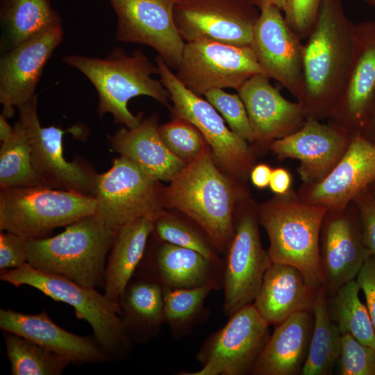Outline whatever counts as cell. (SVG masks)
<instances>
[{"mask_svg":"<svg viewBox=\"0 0 375 375\" xmlns=\"http://www.w3.org/2000/svg\"><path fill=\"white\" fill-rule=\"evenodd\" d=\"M354 26L342 0H324L303 47V91L307 116L329 119L351 60Z\"/></svg>","mask_w":375,"mask_h":375,"instance_id":"cell-1","label":"cell"},{"mask_svg":"<svg viewBox=\"0 0 375 375\" xmlns=\"http://www.w3.org/2000/svg\"><path fill=\"white\" fill-rule=\"evenodd\" d=\"M208 147L164 189V206L178 210L192 219L216 249L226 252L235 233L234 206L243 191L215 165Z\"/></svg>","mask_w":375,"mask_h":375,"instance_id":"cell-2","label":"cell"},{"mask_svg":"<svg viewBox=\"0 0 375 375\" xmlns=\"http://www.w3.org/2000/svg\"><path fill=\"white\" fill-rule=\"evenodd\" d=\"M62 60L81 72L94 87L100 117L110 113L116 123L132 128L140 123L142 115H135L128 110L130 99L147 96L168 104L167 89L160 79L152 77L158 74V67L141 50L128 54L117 48L104 58L72 54Z\"/></svg>","mask_w":375,"mask_h":375,"instance_id":"cell-3","label":"cell"},{"mask_svg":"<svg viewBox=\"0 0 375 375\" xmlns=\"http://www.w3.org/2000/svg\"><path fill=\"white\" fill-rule=\"evenodd\" d=\"M258 222L269 238L272 262L298 268L315 287L323 284L319 238L326 207L303 200L292 189L257 207Z\"/></svg>","mask_w":375,"mask_h":375,"instance_id":"cell-4","label":"cell"},{"mask_svg":"<svg viewBox=\"0 0 375 375\" xmlns=\"http://www.w3.org/2000/svg\"><path fill=\"white\" fill-rule=\"evenodd\" d=\"M117 233L97 213L86 216L53 237L27 239L28 263L83 286L103 285L106 260Z\"/></svg>","mask_w":375,"mask_h":375,"instance_id":"cell-5","label":"cell"},{"mask_svg":"<svg viewBox=\"0 0 375 375\" xmlns=\"http://www.w3.org/2000/svg\"><path fill=\"white\" fill-rule=\"evenodd\" d=\"M0 279L17 287L28 285L73 307L76 316L90 325L94 338L110 359L121 358L129 352L132 339L120 316L119 303L94 288L38 270L28 262L17 269L1 271Z\"/></svg>","mask_w":375,"mask_h":375,"instance_id":"cell-6","label":"cell"},{"mask_svg":"<svg viewBox=\"0 0 375 375\" xmlns=\"http://www.w3.org/2000/svg\"><path fill=\"white\" fill-rule=\"evenodd\" d=\"M95 198L46 186L14 187L0 191V230L26 239L46 238L96 213Z\"/></svg>","mask_w":375,"mask_h":375,"instance_id":"cell-7","label":"cell"},{"mask_svg":"<svg viewBox=\"0 0 375 375\" xmlns=\"http://www.w3.org/2000/svg\"><path fill=\"white\" fill-rule=\"evenodd\" d=\"M156 65L173 103L174 117L185 119L199 130L211 149L213 158L228 173L246 178L256 160L250 144L226 126L210 103L187 88L159 56Z\"/></svg>","mask_w":375,"mask_h":375,"instance_id":"cell-8","label":"cell"},{"mask_svg":"<svg viewBox=\"0 0 375 375\" xmlns=\"http://www.w3.org/2000/svg\"><path fill=\"white\" fill-rule=\"evenodd\" d=\"M164 189L160 181L120 156L108 171L97 174L96 213L118 231L140 217L158 216L163 212Z\"/></svg>","mask_w":375,"mask_h":375,"instance_id":"cell-9","label":"cell"},{"mask_svg":"<svg viewBox=\"0 0 375 375\" xmlns=\"http://www.w3.org/2000/svg\"><path fill=\"white\" fill-rule=\"evenodd\" d=\"M269 324L253 303L229 317L227 323L212 333L197 354L201 365L194 372L180 375H244L251 374L269 337Z\"/></svg>","mask_w":375,"mask_h":375,"instance_id":"cell-10","label":"cell"},{"mask_svg":"<svg viewBox=\"0 0 375 375\" xmlns=\"http://www.w3.org/2000/svg\"><path fill=\"white\" fill-rule=\"evenodd\" d=\"M38 95L18 107V122L24 129L31 148L33 169L42 185L94 197L97 174L82 160L67 161L62 138L69 130L55 126L43 127L38 113Z\"/></svg>","mask_w":375,"mask_h":375,"instance_id":"cell-11","label":"cell"},{"mask_svg":"<svg viewBox=\"0 0 375 375\" xmlns=\"http://www.w3.org/2000/svg\"><path fill=\"white\" fill-rule=\"evenodd\" d=\"M176 69L178 80L199 96L212 89L238 90L251 76L262 74L249 46L206 40L185 42Z\"/></svg>","mask_w":375,"mask_h":375,"instance_id":"cell-12","label":"cell"},{"mask_svg":"<svg viewBox=\"0 0 375 375\" xmlns=\"http://www.w3.org/2000/svg\"><path fill=\"white\" fill-rule=\"evenodd\" d=\"M258 222L257 208L247 202L235 222L224 265L223 308L228 317L253 303L272 262L261 244Z\"/></svg>","mask_w":375,"mask_h":375,"instance_id":"cell-13","label":"cell"},{"mask_svg":"<svg viewBox=\"0 0 375 375\" xmlns=\"http://www.w3.org/2000/svg\"><path fill=\"white\" fill-rule=\"evenodd\" d=\"M260 10L245 0H176L174 20L185 42L250 46Z\"/></svg>","mask_w":375,"mask_h":375,"instance_id":"cell-14","label":"cell"},{"mask_svg":"<svg viewBox=\"0 0 375 375\" xmlns=\"http://www.w3.org/2000/svg\"><path fill=\"white\" fill-rule=\"evenodd\" d=\"M249 47L262 74L278 81L299 101L303 91V44L280 8L260 10Z\"/></svg>","mask_w":375,"mask_h":375,"instance_id":"cell-15","label":"cell"},{"mask_svg":"<svg viewBox=\"0 0 375 375\" xmlns=\"http://www.w3.org/2000/svg\"><path fill=\"white\" fill-rule=\"evenodd\" d=\"M117 17V40L153 49L170 67H178L185 42L174 20L176 0H108Z\"/></svg>","mask_w":375,"mask_h":375,"instance_id":"cell-16","label":"cell"},{"mask_svg":"<svg viewBox=\"0 0 375 375\" xmlns=\"http://www.w3.org/2000/svg\"><path fill=\"white\" fill-rule=\"evenodd\" d=\"M352 133L329 121L308 116L296 132L274 140L270 151L279 159L299 161L297 172L302 184L312 185L324 180L347 150Z\"/></svg>","mask_w":375,"mask_h":375,"instance_id":"cell-17","label":"cell"},{"mask_svg":"<svg viewBox=\"0 0 375 375\" xmlns=\"http://www.w3.org/2000/svg\"><path fill=\"white\" fill-rule=\"evenodd\" d=\"M362 238L361 224L352 201L338 210H328L319 238L323 284L327 297L356 279L370 256Z\"/></svg>","mask_w":375,"mask_h":375,"instance_id":"cell-18","label":"cell"},{"mask_svg":"<svg viewBox=\"0 0 375 375\" xmlns=\"http://www.w3.org/2000/svg\"><path fill=\"white\" fill-rule=\"evenodd\" d=\"M375 97V21L354 26L351 60L337 103L328 119L361 132Z\"/></svg>","mask_w":375,"mask_h":375,"instance_id":"cell-19","label":"cell"},{"mask_svg":"<svg viewBox=\"0 0 375 375\" xmlns=\"http://www.w3.org/2000/svg\"><path fill=\"white\" fill-rule=\"evenodd\" d=\"M62 25L46 31L4 53L0 58V103L10 118L15 108L31 100L43 69L62 42Z\"/></svg>","mask_w":375,"mask_h":375,"instance_id":"cell-20","label":"cell"},{"mask_svg":"<svg viewBox=\"0 0 375 375\" xmlns=\"http://www.w3.org/2000/svg\"><path fill=\"white\" fill-rule=\"evenodd\" d=\"M375 181V143L361 133L352 134L350 144L338 165L322 181L302 184L299 196L328 210L347 206Z\"/></svg>","mask_w":375,"mask_h":375,"instance_id":"cell-21","label":"cell"},{"mask_svg":"<svg viewBox=\"0 0 375 375\" xmlns=\"http://www.w3.org/2000/svg\"><path fill=\"white\" fill-rule=\"evenodd\" d=\"M237 91L248 114L252 144L260 147L269 148L274 140L296 132L308 117L300 102L285 98L262 74L251 76Z\"/></svg>","mask_w":375,"mask_h":375,"instance_id":"cell-22","label":"cell"},{"mask_svg":"<svg viewBox=\"0 0 375 375\" xmlns=\"http://www.w3.org/2000/svg\"><path fill=\"white\" fill-rule=\"evenodd\" d=\"M0 328L25 338L69 360L71 363L99 362L110 360L96 338L70 333L55 324L46 312L24 314L1 309Z\"/></svg>","mask_w":375,"mask_h":375,"instance_id":"cell-23","label":"cell"},{"mask_svg":"<svg viewBox=\"0 0 375 375\" xmlns=\"http://www.w3.org/2000/svg\"><path fill=\"white\" fill-rule=\"evenodd\" d=\"M318 288L296 267L271 262L253 304L269 325L276 326L297 312L312 311Z\"/></svg>","mask_w":375,"mask_h":375,"instance_id":"cell-24","label":"cell"},{"mask_svg":"<svg viewBox=\"0 0 375 375\" xmlns=\"http://www.w3.org/2000/svg\"><path fill=\"white\" fill-rule=\"evenodd\" d=\"M156 114L142 119L135 127L126 126L108 137L114 151L140 166L158 181H171L187 165L162 140Z\"/></svg>","mask_w":375,"mask_h":375,"instance_id":"cell-25","label":"cell"},{"mask_svg":"<svg viewBox=\"0 0 375 375\" xmlns=\"http://www.w3.org/2000/svg\"><path fill=\"white\" fill-rule=\"evenodd\" d=\"M313 323L312 311H302L277 324L255 362L251 374H301L308 353Z\"/></svg>","mask_w":375,"mask_h":375,"instance_id":"cell-26","label":"cell"},{"mask_svg":"<svg viewBox=\"0 0 375 375\" xmlns=\"http://www.w3.org/2000/svg\"><path fill=\"white\" fill-rule=\"evenodd\" d=\"M143 274L170 289L191 288L215 283L222 286L224 265L199 252L162 242Z\"/></svg>","mask_w":375,"mask_h":375,"instance_id":"cell-27","label":"cell"},{"mask_svg":"<svg viewBox=\"0 0 375 375\" xmlns=\"http://www.w3.org/2000/svg\"><path fill=\"white\" fill-rule=\"evenodd\" d=\"M157 217H140L117 231L108 256L103 285L104 294L113 302L118 303L142 262Z\"/></svg>","mask_w":375,"mask_h":375,"instance_id":"cell-28","label":"cell"},{"mask_svg":"<svg viewBox=\"0 0 375 375\" xmlns=\"http://www.w3.org/2000/svg\"><path fill=\"white\" fill-rule=\"evenodd\" d=\"M118 303L120 316L132 340L156 336L164 322V289L158 281L142 275L132 278Z\"/></svg>","mask_w":375,"mask_h":375,"instance_id":"cell-29","label":"cell"},{"mask_svg":"<svg viewBox=\"0 0 375 375\" xmlns=\"http://www.w3.org/2000/svg\"><path fill=\"white\" fill-rule=\"evenodd\" d=\"M0 21L8 50L62 25L50 0H1Z\"/></svg>","mask_w":375,"mask_h":375,"instance_id":"cell-30","label":"cell"},{"mask_svg":"<svg viewBox=\"0 0 375 375\" xmlns=\"http://www.w3.org/2000/svg\"><path fill=\"white\" fill-rule=\"evenodd\" d=\"M313 328L303 375L331 374L340 353L342 333L332 320L323 285L319 287L314 303Z\"/></svg>","mask_w":375,"mask_h":375,"instance_id":"cell-31","label":"cell"},{"mask_svg":"<svg viewBox=\"0 0 375 375\" xmlns=\"http://www.w3.org/2000/svg\"><path fill=\"white\" fill-rule=\"evenodd\" d=\"M220 286L209 283L183 289H164V322L175 338L183 337L208 316V296Z\"/></svg>","mask_w":375,"mask_h":375,"instance_id":"cell-32","label":"cell"},{"mask_svg":"<svg viewBox=\"0 0 375 375\" xmlns=\"http://www.w3.org/2000/svg\"><path fill=\"white\" fill-rule=\"evenodd\" d=\"M356 279L344 284L327 299L330 316L342 334L349 333L375 349V329L369 311L359 298Z\"/></svg>","mask_w":375,"mask_h":375,"instance_id":"cell-33","label":"cell"},{"mask_svg":"<svg viewBox=\"0 0 375 375\" xmlns=\"http://www.w3.org/2000/svg\"><path fill=\"white\" fill-rule=\"evenodd\" d=\"M12 375H60L67 358L16 334L3 332Z\"/></svg>","mask_w":375,"mask_h":375,"instance_id":"cell-34","label":"cell"},{"mask_svg":"<svg viewBox=\"0 0 375 375\" xmlns=\"http://www.w3.org/2000/svg\"><path fill=\"white\" fill-rule=\"evenodd\" d=\"M42 185L31 160L27 135L17 121L12 136L0 149V188Z\"/></svg>","mask_w":375,"mask_h":375,"instance_id":"cell-35","label":"cell"},{"mask_svg":"<svg viewBox=\"0 0 375 375\" xmlns=\"http://www.w3.org/2000/svg\"><path fill=\"white\" fill-rule=\"evenodd\" d=\"M162 242L195 250L208 259L222 262L211 241L182 220L162 212L156 219L154 229Z\"/></svg>","mask_w":375,"mask_h":375,"instance_id":"cell-36","label":"cell"},{"mask_svg":"<svg viewBox=\"0 0 375 375\" xmlns=\"http://www.w3.org/2000/svg\"><path fill=\"white\" fill-rule=\"evenodd\" d=\"M159 132L169 149L186 164L198 158L208 145L195 126L180 117L159 126Z\"/></svg>","mask_w":375,"mask_h":375,"instance_id":"cell-37","label":"cell"},{"mask_svg":"<svg viewBox=\"0 0 375 375\" xmlns=\"http://www.w3.org/2000/svg\"><path fill=\"white\" fill-rule=\"evenodd\" d=\"M204 97L220 112L233 133L248 143H253V135L248 114L238 94H230L218 88L208 91Z\"/></svg>","mask_w":375,"mask_h":375,"instance_id":"cell-38","label":"cell"},{"mask_svg":"<svg viewBox=\"0 0 375 375\" xmlns=\"http://www.w3.org/2000/svg\"><path fill=\"white\" fill-rule=\"evenodd\" d=\"M337 365L340 375H375V349L342 334Z\"/></svg>","mask_w":375,"mask_h":375,"instance_id":"cell-39","label":"cell"},{"mask_svg":"<svg viewBox=\"0 0 375 375\" xmlns=\"http://www.w3.org/2000/svg\"><path fill=\"white\" fill-rule=\"evenodd\" d=\"M324 0H287L283 13L292 30L307 39L317 20Z\"/></svg>","mask_w":375,"mask_h":375,"instance_id":"cell-40","label":"cell"},{"mask_svg":"<svg viewBox=\"0 0 375 375\" xmlns=\"http://www.w3.org/2000/svg\"><path fill=\"white\" fill-rule=\"evenodd\" d=\"M27 239L14 233H0V269H17L28 262Z\"/></svg>","mask_w":375,"mask_h":375,"instance_id":"cell-41","label":"cell"},{"mask_svg":"<svg viewBox=\"0 0 375 375\" xmlns=\"http://www.w3.org/2000/svg\"><path fill=\"white\" fill-rule=\"evenodd\" d=\"M353 202L358 212L364 244L370 254L375 256V197L368 187Z\"/></svg>","mask_w":375,"mask_h":375,"instance_id":"cell-42","label":"cell"},{"mask_svg":"<svg viewBox=\"0 0 375 375\" xmlns=\"http://www.w3.org/2000/svg\"><path fill=\"white\" fill-rule=\"evenodd\" d=\"M365 295L367 308L375 329V256L370 255L356 279Z\"/></svg>","mask_w":375,"mask_h":375,"instance_id":"cell-43","label":"cell"},{"mask_svg":"<svg viewBox=\"0 0 375 375\" xmlns=\"http://www.w3.org/2000/svg\"><path fill=\"white\" fill-rule=\"evenodd\" d=\"M292 176L290 172L283 168L272 169L269 187L277 195L285 194L292 188Z\"/></svg>","mask_w":375,"mask_h":375,"instance_id":"cell-44","label":"cell"},{"mask_svg":"<svg viewBox=\"0 0 375 375\" xmlns=\"http://www.w3.org/2000/svg\"><path fill=\"white\" fill-rule=\"evenodd\" d=\"M272 169L267 164L260 163L254 165L249 175L253 185L260 189L269 186Z\"/></svg>","mask_w":375,"mask_h":375,"instance_id":"cell-45","label":"cell"},{"mask_svg":"<svg viewBox=\"0 0 375 375\" xmlns=\"http://www.w3.org/2000/svg\"><path fill=\"white\" fill-rule=\"evenodd\" d=\"M360 133L367 139L375 143V97L365 126Z\"/></svg>","mask_w":375,"mask_h":375,"instance_id":"cell-46","label":"cell"},{"mask_svg":"<svg viewBox=\"0 0 375 375\" xmlns=\"http://www.w3.org/2000/svg\"><path fill=\"white\" fill-rule=\"evenodd\" d=\"M249 3L256 7L259 10L262 8L274 6L280 8L282 11L285 7L287 0H245Z\"/></svg>","mask_w":375,"mask_h":375,"instance_id":"cell-47","label":"cell"},{"mask_svg":"<svg viewBox=\"0 0 375 375\" xmlns=\"http://www.w3.org/2000/svg\"><path fill=\"white\" fill-rule=\"evenodd\" d=\"M6 119L3 114L0 115V141L1 143L8 140L13 133V127H11Z\"/></svg>","mask_w":375,"mask_h":375,"instance_id":"cell-48","label":"cell"},{"mask_svg":"<svg viewBox=\"0 0 375 375\" xmlns=\"http://www.w3.org/2000/svg\"><path fill=\"white\" fill-rule=\"evenodd\" d=\"M369 189L375 197V181L369 186Z\"/></svg>","mask_w":375,"mask_h":375,"instance_id":"cell-49","label":"cell"},{"mask_svg":"<svg viewBox=\"0 0 375 375\" xmlns=\"http://www.w3.org/2000/svg\"><path fill=\"white\" fill-rule=\"evenodd\" d=\"M362 2L371 6H375V0H360Z\"/></svg>","mask_w":375,"mask_h":375,"instance_id":"cell-50","label":"cell"}]
</instances>
